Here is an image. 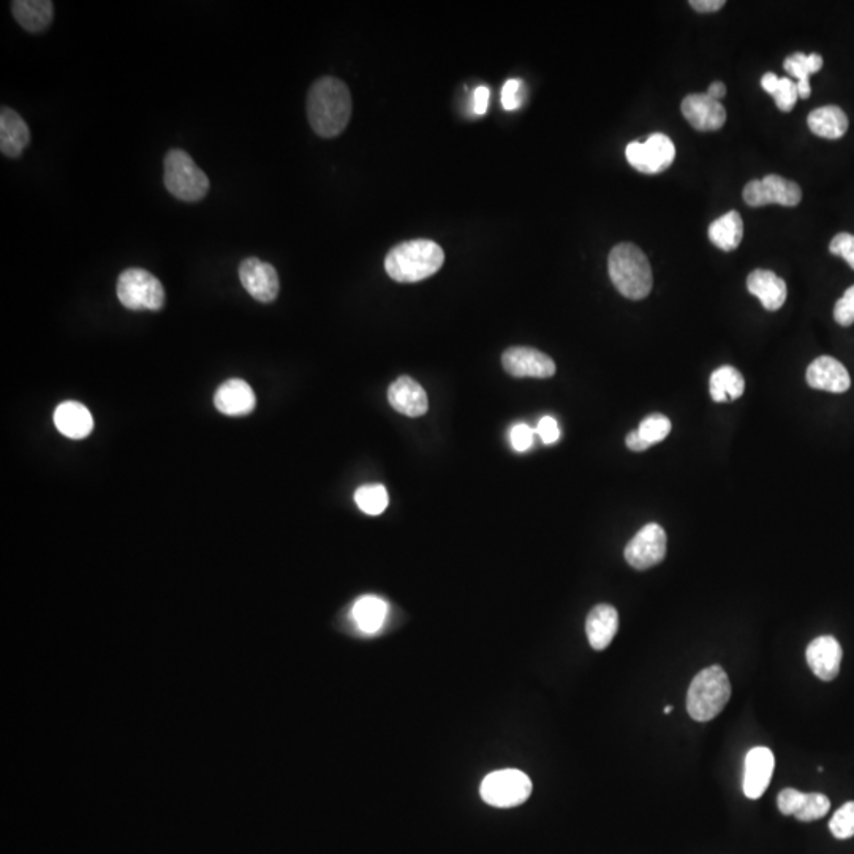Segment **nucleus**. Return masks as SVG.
<instances>
[{
	"label": "nucleus",
	"instance_id": "obj_23",
	"mask_svg": "<svg viewBox=\"0 0 854 854\" xmlns=\"http://www.w3.org/2000/svg\"><path fill=\"white\" fill-rule=\"evenodd\" d=\"M12 12L19 26L32 34L45 31L54 16V5L50 0H16Z\"/></svg>",
	"mask_w": 854,
	"mask_h": 854
},
{
	"label": "nucleus",
	"instance_id": "obj_25",
	"mask_svg": "<svg viewBox=\"0 0 854 854\" xmlns=\"http://www.w3.org/2000/svg\"><path fill=\"white\" fill-rule=\"evenodd\" d=\"M807 124L817 137L826 138V140H839L847 133L850 122H848L847 114L843 113L842 108L829 105L813 110L807 118Z\"/></svg>",
	"mask_w": 854,
	"mask_h": 854
},
{
	"label": "nucleus",
	"instance_id": "obj_7",
	"mask_svg": "<svg viewBox=\"0 0 854 854\" xmlns=\"http://www.w3.org/2000/svg\"><path fill=\"white\" fill-rule=\"evenodd\" d=\"M480 794L481 799L492 807L511 809L530 798L532 780L519 769H502L484 777Z\"/></svg>",
	"mask_w": 854,
	"mask_h": 854
},
{
	"label": "nucleus",
	"instance_id": "obj_26",
	"mask_svg": "<svg viewBox=\"0 0 854 854\" xmlns=\"http://www.w3.org/2000/svg\"><path fill=\"white\" fill-rule=\"evenodd\" d=\"M744 238V222L739 212H726L725 216L718 217L709 227V239L718 249L731 252L736 250Z\"/></svg>",
	"mask_w": 854,
	"mask_h": 854
},
{
	"label": "nucleus",
	"instance_id": "obj_35",
	"mask_svg": "<svg viewBox=\"0 0 854 854\" xmlns=\"http://www.w3.org/2000/svg\"><path fill=\"white\" fill-rule=\"evenodd\" d=\"M834 318L840 326H851L854 323V285L843 293L842 298L834 307Z\"/></svg>",
	"mask_w": 854,
	"mask_h": 854
},
{
	"label": "nucleus",
	"instance_id": "obj_14",
	"mask_svg": "<svg viewBox=\"0 0 854 854\" xmlns=\"http://www.w3.org/2000/svg\"><path fill=\"white\" fill-rule=\"evenodd\" d=\"M682 114L693 129L700 132H715L726 122L725 106L707 94H690L681 106Z\"/></svg>",
	"mask_w": 854,
	"mask_h": 854
},
{
	"label": "nucleus",
	"instance_id": "obj_13",
	"mask_svg": "<svg viewBox=\"0 0 854 854\" xmlns=\"http://www.w3.org/2000/svg\"><path fill=\"white\" fill-rule=\"evenodd\" d=\"M774 753L768 747H755L745 756L742 790L749 799H760L771 783L774 774Z\"/></svg>",
	"mask_w": 854,
	"mask_h": 854
},
{
	"label": "nucleus",
	"instance_id": "obj_2",
	"mask_svg": "<svg viewBox=\"0 0 854 854\" xmlns=\"http://www.w3.org/2000/svg\"><path fill=\"white\" fill-rule=\"evenodd\" d=\"M445 252L431 239H412L391 249L385 258L388 276L401 284H415L434 276L443 266Z\"/></svg>",
	"mask_w": 854,
	"mask_h": 854
},
{
	"label": "nucleus",
	"instance_id": "obj_16",
	"mask_svg": "<svg viewBox=\"0 0 854 854\" xmlns=\"http://www.w3.org/2000/svg\"><path fill=\"white\" fill-rule=\"evenodd\" d=\"M807 383L813 390L845 393L850 390L851 378L847 367L832 356H820L807 369Z\"/></svg>",
	"mask_w": 854,
	"mask_h": 854
},
{
	"label": "nucleus",
	"instance_id": "obj_18",
	"mask_svg": "<svg viewBox=\"0 0 854 854\" xmlns=\"http://www.w3.org/2000/svg\"><path fill=\"white\" fill-rule=\"evenodd\" d=\"M214 405L223 415H249L257 405V397L249 383L241 378H231L222 383L214 396Z\"/></svg>",
	"mask_w": 854,
	"mask_h": 854
},
{
	"label": "nucleus",
	"instance_id": "obj_5",
	"mask_svg": "<svg viewBox=\"0 0 854 854\" xmlns=\"http://www.w3.org/2000/svg\"><path fill=\"white\" fill-rule=\"evenodd\" d=\"M163 182L174 198L187 203L208 195L209 179L205 171L182 149H171L163 160Z\"/></svg>",
	"mask_w": 854,
	"mask_h": 854
},
{
	"label": "nucleus",
	"instance_id": "obj_4",
	"mask_svg": "<svg viewBox=\"0 0 854 854\" xmlns=\"http://www.w3.org/2000/svg\"><path fill=\"white\" fill-rule=\"evenodd\" d=\"M731 698V684L722 666L696 674L687 693V711L696 722H711Z\"/></svg>",
	"mask_w": 854,
	"mask_h": 854
},
{
	"label": "nucleus",
	"instance_id": "obj_19",
	"mask_svg": "<svg viewBox=\"0 0 854 854\" xmlns=\"http://www.w3.org/2000/svg\"><path fill=\"white\" fill-rule=\"evenodd\" d=\"M31 143V130L15 110L4 106L0 111V151L10 159L23 154Z\"/></svg>",
	"mask_w": 854,
	"mask_h": 854
},
{
	"label": "nucleus",
	"instance_id": "obj_8",
	"mask_svg": "<svg viewBox=\"0 0 854 854\" xmlns=\"http://www.w3.org/2000/svg\"><path fill=\"white\" fill-rule=\"evenodd\" d=\"M630 165L639 173L658 174L673 165L676 146L665 133H652L646 141H633L625 149Z\"/></svg>",
	"mask_w": 854,
	"mask_h": 854
},
{
	"label": "nucleus",
	"instance_id": "obj_31",
	"mask_svg": "<svg viewBox=\"0 0 854 854\" xmlns=\"http://www.w3.org/2000/svg\"><path fill=\"white\" fill-rule=\"evenodd\" d=\"M636 432L650 448V446L657 445L668 437L669 432H671V421L662 413H652L641 421Z\"/></svg>",
	"mask_w": 854,
	"mask_h": 854
},
{
	"label": "nucleus",
	"instance_id": "obj_41",
	"mask_svg": "<svg viewBox=\"0 0 854 854\" xmlns=\"http://www.w3.org/2000/svg\"><path fill=\"white\" fill-rule=\"evenodd\" d=\"M690 5L696 12L714 13L725 5V0H692Z\"/></svg>",
	"mask_w": 854,
	"mask_h": 854
},
{
	"label": "nucleus",
	"instance_id": "obj_44",
	"mask_svg": "<svg viewBox=\"0 0 854 854\" xmlns=\"http://www.w3.org/2000/svg\"><path fill=\"white\" fill-rule=\"evenodd\" d=\"M663 712H665V714H671V712H673V706H666L665 711Z\"/></svg>",
	"mask_w": 854,
	"mask_h": 854
},
{
	"label": "nucleus",
	"instance_id": "obj_42",
	"mask_svg": "<svg viewBox=\"0 0 854 854\" xmlns=\"http://www.w3.org/2000/svg\"><path fill=\"white\" fill-rule=\"evenodd\" d=\"M625 442H627L628 448L632 451H636V453H641V451H646L647 448H649V446L644 443V440L639 437V434L636 431L630 432V434L627 435V440H625Z\"/></svg>",
	"mask_w": 854,
	"mask_h": 854
},
{
	"label": "nucleus",
	"instance_id": "obj_22",
	"mask_svg": "<svg viewBox=\"0 0 854 854\" xmlns=\"http://www.w3.org/2000/svg\"><path fill=\"white\" fill-rule=\"evenodd\" d=\"M57 431L69 439H84L94 429V420L86 405L80 402H62L54 412Z\"/></svg>",
	"mask_w": 854,
	"mask_h": 854
},
{
	"label": "nucleus",
	"instance_id": "obj_32",
	"mask_svg": "<svg viewBox=\"0 0 854 854\" xmlns=\"http://www.w3.org/2000/svg\"><path fill=\"white\" fill-rule=\"evenodd\" d=\"M829 809H831V801L824 794H804V799H802L801 805H799L798 812L794 813V817L798 818L799 821L809 823V821L820 820V818L826 817Z\"/></svg>",
	"mask_w": 854,
	"mask_h": 854
},
{
	"label": "nucleus",
	"instance_id": "obj_9",
	"mask_svg": "<svg viewBox=\"0 0 854 854\" xmlns=\"http://www.w3.org/2000/svg\"><path fill=\"white\" fill-rule=\"evenodd\" d=\"M744 201L752 208L766 205H782L786 208L798 206L802 200L801 187L779 174H768L766 178L750 181L744 187Z\"/></svg>",
	"mask_w": 854,
	"mask_h": 854
},
{
	"label": "nucleus",
	"instance_id": "obj_21",
	"mask_svg": "<svg viewBox=\"0 0 854 854\" xmlns=\"http://www.w3.org/2000/svg\"><path fill=\"white\" fill-rule=\"evenodd\" d=\"M747 288L750 293L760 299L764 309L775 312L783 307L786 301L785 280L780 279L777 274L768 269H755L747 279Z\"/></svg>",
	"mask_w": 854,
	"mask_h": 854
},
{
	"label": "nucleus",
	"instance_id": "obj_10",
	"mask_svg": "<svg viewBox=\"0 0 854 854\" xmlns=\"http://www.w3.org/2000/svg\"><path fill=\"white\" fill-rule=\"evenodd\" d=\"M625 560L635 570H649L666 556V532L658 524H647L628 541Z\"/></svg>",
	"mask_w": 854,
	"mask_h": 854
},
{
	"label": "nucleus",
	"instance_id": "obj_30",
	"mask_svg": "<svg viewBox=\"0 0 854 854\" xmlns=\"http://www.w3.org/2000/svg\"><path fill=\"white\" fill-rule=\"evenodd\" d=\"M355 502L359 510L369 516H378L388 508L390 497L383 484H366L355 492Z\"/></svg>",
	"mask_w": 854,
	"mask_h": 854
},
{
	"label": "nucleus",
	"instance_id": "obj_1",
	"mask_svg": "<svg viewBox=\"0 0 854 854\" xmlns=\"http://www.w3.org/2000/svg\"><path fill=\"white\" fill-rule=\"evenodd\" d=\"M352 118V95L344 81L323 76L307 95V119L318 137L334 138L347 129Z\"/></svg>",
	"mask_w": 854,
	"mask_h": 854
},
{
	"label": "nucleus",
	"instance_id": "obj_12",
	"mask_svg": "<svg viewBox=\"0 0 854 854\" xmlns=\"http://www.w3.org/2000/svg\"><path fill=\"white\" fill-rule=\"evenodd\" d=\"M503 369L516 378H551L556 363L546 353L532 347H511L502 356Z\"/></svg>",
	"mask_w": 854,
	"mask_h": 854
},
{
	"label": "nucleus",
	"instance_id": "obj_6",
	"mask_svg": "<svg viewBox=\"0 0 854 854\" xmlns=\"http://www.w3.org/2000/svg\"><path fill=\"white\" fill-rule=\"evenodd\" d=\"M122 306L130 310H160L165 304L162 282L146 269H125L116 285Z\"/></svg>",
	"mask_w": 854,
	"mask_h": 854
},
{
	"label": "nucleus",
	"instance_id": "obj_36",
	"mask_svg": "<svg viewBox=\"0 0 854 854\" xmlns=\"http://www.w3.org/2000/svg\"><path fill=\"white\" fill-rule=\"evenodd\" d=\"M829 250H831L832 255H837V257H842L843 260L847 261L848 265L854 269V236L850 235V233H839V235L834 236L831 244H829Z\"/></svg>",
	"mask_w": 854,
	"mask_h": 854
},
{
	"label": "nucleus",
	"instance_id": "obj_39",
	"mask_svg": "<svg viewBox=\"0 0 854 854\" xmlns=\"http://www.w3.org/2000/svg\"><path fill=\"white\" fill-rule=\"evenodd\" d=\"M538 435L545 445L556 443L560 437L559 424L552 416H543L537 426Z\"/></svg>",
	"mask_w": 854,
	"mask_h": 854
},
{
	"label": "nucleus",
	"instance_id": "obj_3",
	"mask_svg": "<svg viewBox=\"0 0 854 854\" xmlns=\"http://www.w3.org/2000/svg\"><path fill=\"white\" fill-rule=\"evenodd\" d=\"M608 271L616 290L625 298L639 301L649 296L654 276L643 250L630 242L617 244L609 254Z\"/></svg>",
	"mask_w": 854,
	"mask_h": 854
},
{
	"label": "nucleus",
	"instance_id": "obj_24",
	"mask_svg": "<svg viewBox=\"0 0 854 854\" xmlns=\"http://www.w3.org/2000/svg\"><path fill=\"white\" fill-rule=\"evenodd\" d=\"M388 609V603L383 598L364 595L353 603L352 619L359 632L374 635L385 624Z\"/></svg>",
	"mask_w": 854,
	"mask_h": 854
},
{
	"label": "nucleus",
	"instance_id": "obj_17",
	"mask_svg": "<svg viewBox=\"0 0 854 854\" xmlns=\"http://www.w3.org/2000/svg\"><path fill=\"white\" fill-rule=\"evenodd\" d=\"M388 401L391 407L401 415L418 418L429 409V399L420 383L409 375H401L388 388Z\"/></svg>",
	"mask_w": 854,
	"mask_h": 854
},
{
	"label": "nucleus",
	"instance_id": "obj_37",
	"mask_svg": "<svg viewBox=\"0 0 854 854\" xmlns=\"http://www.w3.org/2000/svg\"><path fill=\"white\" fill-rule=\"evenodd\" d=\"M533 435H535V431L527 424L519 423L511 427L510 440L514 450L519 451V453L529 450L533 443Z\"/></svg>",
	"mask_w": 854,
	"mask_h": 854
},
{
	"label": "nucleus",
	"instance_id": "obj_15",
	"mask_svg": "<svg viewBox=\"0 0 854 854\" xmlns=\"http://www.w3.org/2000/svg\"><path fill=\"white\" fill-rule=\"evenodd\" d=\"M842 655V646L834 636L813 639L805 650V658L812 673L824 682L834 681L839 676Z\"/></svg>",
	"mask_w": 854,
	"mask_h": 854
},
{
	"label": "nucleus",
	"instance_id": "obj_43",
	"mask_svg": "<svg viewBox=\"0 0 854 854\" xmlns=\"http://www.w3.org/2000/svg\"><path fill=\"white\" fill-rule=\"evenodd\" d=\"M707 95L711 97V99L718 100L723 99L726 95V86L722 83V81H715L709 86V91H707Z\"/></svg>",
	"mask_w": 854,
	"mask_h": 854
},
{
	"label": "nucleus",
	"instance_id": "obj_34",
	"mask_svg": "<svg viewBox=\"0 0 854 854\" xmlns=\"http://www.w3.org/2000/svg\"><path fill=\"white\" fill-rule=\"evenodd\" d=\"M526 100V89L521 80H508L502 89V105L507 111L519 110Z\"/></svg>",
	"mask_w": 854,
	"mask_h": 854
},
{
	"label": "nucleus",
	"instance_id": "obj_38",
	"mask_svg": "<svg viewBox=\"0 0 854 854\" xmlns=\"http://www.w3.org/2000/svg\"><path fill=\"white\" fill-rule=\"evenodd\" d=\"M804 794L801 791L794 790V788H785V790L780 791L779 798H777L780 812L783 815H793L794 817V813L798 812L799 805L804 799Z\"/></svg>",
	"mask_w": 854,
	"mask_h": 854
},
{
	"label": "nucleus",
	"instance_id": "obj_29",
	"mask_svg": "<svg viewBox=\"0 0 854 854\" xmlns=\"http://www.w3.org/2000/svg\"><path fill=\"white\" fill-rule=\"evenodd\" d=\"M761 86L774 97L777 108L783 113H790L798 102V86L790 78H779L775 73H766L761 78Z\"/></svg>",
	"mask_w": 854,
	"mask_h": 854
},
{
	"label": "nucleus",
	"instance_id": "obj_27",
	"mask_svg": "<svg viewBox=\"0 0 854 854\" xmlns=\"http://www.w3.org/2000/svg\"><path fill=\"white\" fill-rule=\"evenodd\" d=\"M783 67H785L786 72L798 80L796 86H798L799 97L809 99L810 94H812L810 76L813 73L820 72L821 67H823V57L817 53H794L790 57H786Z\"/></svg>",
	"mask_w": 854,
	"mask_h": 854
},
{
	"label": "nucleus",
	"instance_id": "obj_20",
	"mask_svg": "<svg viewBox=\"0 0 854 854\" xmlns=\"http://www.w3.org/2000/svg\"><path fill=\"white\" fill-rule=\"evenodd\" d=\"M619 630V613L614 606L597 605L586 620L587 639L592 649L605 650L613 643L614 636Z\"/></svg>",
	"mask_w": 854,
	"mask_h": 854
},
{
	"label": "nucleus",
	"instance_id": "obj_40",
	"mask_svg": "<svg viewBox=\"0 0 854 854\" xmlns=\"http://www.w3.org/2000/svg\"><path fill=\"white\" fill-rule=\"evenodd\" d=\"M489 100H491V91L489 87L480 86L473 91L472 95V111L477 116H483L488 113Z\"/></svg>",
	"mask_w": 854,
	"mask_h": 854
},
{
	"label": "nucleus",
	"instance_id": "obj_33",
	"mask_svg": "<svg viewBox=\"0 0 854 854\" xmlns=\"http://www.w3.org/2000/svg\"><path fill=\"white\" fill-rule=\"evenodd\" d=\"M829 829L836 839H851L854 836V801L843 804L829 821Z\"/></svg>",
	"mask_w": 854,
	"mask_h": 854
},
{
	"label": "nucleus",
	"instance_id": "obj_28",
	"mask_svg": "<svg viewBox=\"0 0 854 854\" xmlns=\"http://www.w3.org/2000/svg\"><path fill=\"white\" fill-rule=\"evenodd\" d=\"M745 382L741 372L733 366L718 367L712 372L709 391L715 402L734 401L744 394Z\"/></svg>",
	"mask_w": 854,
	"mask_h": 854
},
{
	"label": "nucleus",
	"instance_id": "obj_11",
	"mask_svg": "<svg viewBox=\"0 0 854 854\" xmlns=\"http://www.w3.org/2000/svg\"><path fill=\"white\" fill-rule=\"evenodd\" d=\"M242 287L258 303H273L279 295L280 282L276 268L258 258H246L239 265Z\"/></svg>",
	"mask_w": 854,
	"mask_h": 854
}]
</instances>
